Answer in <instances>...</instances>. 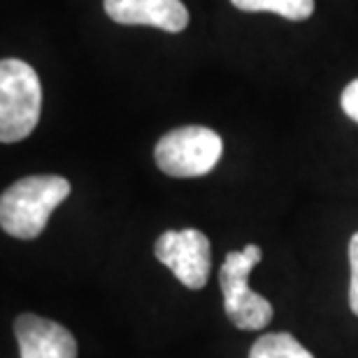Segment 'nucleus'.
Instances as JSON below:
<instances>
[{"mask_svg":"<svg viewBox=\"0 0 358 358\" xmlns=\"http://www.w3.org/2000/svg\"><path fill=\"white\" fill-rule=\"evenodd\" d=\"M70 196V182L59 175H31L0 196V226L17 240H35L52 212Z\"/></svg>","mask_w":358,"mask_h":358,"instance_id":"nucleus-1","label":"nucleus"},{"mask_svg":"<svg viewBox=\"0 0 358 358\" xmlns=\"http://www.w3.org/2000/svg\"><path fill=\"white\" fill-rule=\"evenodd\" d=\"M42 114V84L33 66L19 59L0 63V140L5 145L28 138Z\"/></svg>","mask_w":358,"mask_h":358,"instance_id":"nucleus-2","label":"nucleus"},{"mask_svg":"<svg viewBox=\"0 0 358 358\" xmlns=\"http://www.w3.org/2000/svg\"><path fill=\"white\" fill-rule=\"evenodd\" d=\"M261 247L247 245L242 252H231L219 270V284L224 293V310L231 324L240 331H263L272 321L270 300L249 289V275L261 261Z\"/></svg>","mask_w":358,"mask_h":358,"instance_id":"nucleus-3","label":"nucleus"},{"mask_svg":"<svg viewBox=\"0 0 358 358\" xmlns=\"http://www.w3.org/2000/svg\"><path fill=\"white\" fill-rule=\"evenodd\" d=\"M224 142L212 128L182 126L166 133L154 149V159L170 177H203L221 159Z\"/></svg>","mask_w":358,"mask_h":358,"instance_id":"nucleus-4","label":"nucleus"},{"mask_svg":"<svg viewBox=\"0 0 358 358\" xmlns=\"http://www.w3.org/2000/svg\"><path fill=\"white\" fill-rule=\"evenodd\" d=\"M154 254L186 289L200 291L212 272V247L205 233L196 228L166 231L156 240Z\"/></svg>","mask_w":358,"mask_h":358,"instance_id":"nucleus-5","label":"nucleus"},{"mask_svg":"<svg viewBox=\"0 0 358 358\" xmlns=\"http://www.w3.org/2000/svg\"><path fill=\"white\" fill-rule=\"evenodd\" d=\"M14 335L21 358H77V340L66 326L38 314H19Z\"/></svg>","mask_w":358,"mask_h":358,"instance_id":"nucleus-6","label":"nucleus"},{"mask_svg":"<svg viewBox=\"0 0 358 358\" xmlns=\"http://www.w3.org/2000/svg\"><path fill=\"white\" fill-rule=\"evenodd\" d=\"M105 12L121 26H154L168 33H182L189 26L182 0H105Z\"/></svg>","mask_w":358,"mask_h":358,"instance_id":"nucleus-7","label":"nucleus"},{"mask_svg":"<svg viewBox=\"0 0 358 358\" xmlns=\"http://www.w3.org/2000/svg\"><path fill=\"white\" fill-rule=\"evenodd\" d=\"M249 358H314L291 333H266L254 342Z\"/></svg>","mask_w":358,"mask_h":358,"instance_id":"nucleus-8","label":"nucleus"},{"mask_svg":"<svg viewBox=\"0 0 358 358\" xmlns=\"http://www.w3.org/2000/svg\"><path fill=\"white\" fill-rule=\"evenodd\" d=\"M242 12H272L289 21H305L314 14V0H231Z\"/></svg>","mask_w":358,"mask_h":358,"instance_id":"nucleus-9","label":"nucleus"},{"mask_svg":"<svg viewBox=\"0 0 358 358\" xmlns=\"http://www.w3.org/2000/svg\"><path fill=\"white\" fill-rule=\"evenodd\" d=\"M349 268H352V277H349V307L358 317V233L349 240Z\"/></svg>","mask_w":358,"mask_h":358,"instance_id":"nucleus-10","label":"nucleus"},{"mask_svg":"<svg viewBox=\"0 0 358 358\" xmlns=\"http://www.w3.org/2000/svg\"><path fill=\"white\" fill-rule=\"evenodd\" d=\"M340 105H342V110H345V114L349 119H354L356 124H358V77L354 82H349L345 91H342V96H340Z\"/></svg>","mask_w":358,"mask_h":358,"instance_id":"nucleus-11","label":"nucleus"}]
</instances>
